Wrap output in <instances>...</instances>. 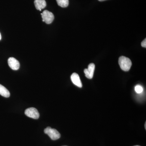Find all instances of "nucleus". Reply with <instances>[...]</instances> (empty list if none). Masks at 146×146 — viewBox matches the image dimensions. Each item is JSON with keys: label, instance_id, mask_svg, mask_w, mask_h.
I'll return each instance as SVG.
<instances>
[{"label": "nucleus", "instance_id": "nucleus-3", "mask_svg": "<svg viewBox=\"0 0 146 146\" xmlns=\"http://www.w3.org/2000/svg\"><path fill=\"white\" fill-rule=\"evenodd\" d=\"M42 21L45 22L47 24L51 23L54 20V16L52 12L48 10H44L41 13Z\"/></svg>", "mask_w": 146, "mask_h": 146}, {"label": "nucleus", "instance_id": "nucleus-10", "mask_svg": "<svg viewBox=\"0 0 146 146\" xmlns=\"http://www.w3.org/2000/svg\"><path fill=\"white\" fill-rule=\"evenodd\" d=\"M58 5L62 7H66L69 5V0H56Z\"/></svg>", "mask_w": 146, "mask_h": 146}, {"label": "nucleus", "instance_id": "nucleus-17", "mask_svg": "<svg viewBox=\"0 0 146 146\" xmlns=\"http://www.w3.org/2000/svg\"></svg>", "mask_w": 146, "mask_h": 146}, {"label": "nucleus", "instance_id": "nucleus-8", "mask_svg": "<svg viewBox=\"0 0 146 146\" xmlns=\"http://www.w3.org/2000/svg\"><path fill=\"white\" fill-rule=\"evenodd\" d=\"M34 4L36 9L40 11L46 6V3L45 0H35Z\"/></svg>", "mask_w": 146, "mask_h": 146}, {"label": "nucleus", "instance_id": "nucleus-9", "mask_svg": "<svg viewBox=\"0 0 146 146\" xmlns=\"http://www.w3.org/2000/svg\"><path fill=\"white\" fill-rule=\"evenodd\" d=\"M0 95L5 98H9L10 96L9 91L5 87L0 84Z\"/></svg>", "mask_w": 146, "mask_h": 146}, {"label": "nucleus", "instance_id": "nucleus-13", "mask_svg": "<svg viewBox=\"0 0 146 146\" xmlns=\"http://www.w3.org/2000/svg\"><path fill=\"white\" fill-rule=\"evenodd\" d=\"M100 1H106V0H98Z\"/></svg>", "mask_w": 146, "mask_h": 146}, {"label": "nucleus", "instance_id": "nucleus-6", "mask_svg": "<svg viewBox=\"0 0 146 146\" xmlns=\"http://www.w3.org/2000/svg\"><path fill=\"white\" fill-rule=\"evenodd\" d=\"M9 67L14 70H17L20 68V64L19 61L13 57H10L8 60Z\"/></svg>", "mask_w": 146, "mask_h": 146}, {"label": "nucleus", "instance_id": "nucleus-2", "mask_svg": "<svg viewBox=\"0 0 146 146\" xmlns=\"http://www.w3.org/2000/svg\"><path fill=\"white\" fill-rule=\"evenodd\" d=\"M44 132L52 140H57L60 137V133L57 130L55 129L52 128L50 127H48L45 129Z\"/></svg>", "mask_w": 146, "mask_h": 146}, {"label": "nucleus", "instance_id": "nucleus-11", "mask_svg": "<svg viewBox=\"0 0 146 146\" xmlns=\"http://www.w3.org/2000/svg\"><path fill=\"white\" fill-rule=\"evenodd\" d=\"M135 90L137 94H141L143 91V88L140 85H138L135 86Z\"/></svg>", "mask_w": 146, "mask_h": 146}, {"label": "nucleus", "instance_id": "nucleus-16", "mask_svg": "<svg viewBox=\"0 0 146 146\" xmlns=\"http://www.w3.org/2000/svg\"><path fill=\"white\" fill-rule=\"evenodd\" d=\"M140 146L137 145V146Z\"/></svg>", "mask_w": 146, "mask_h": 146}, {"label": "nucleus", "instance_id": "nucleus-4", "mask_svg": "<svg viewBox=\"0 0 146 146\" xmlns=\"http://www.w3.org/2000/svg\"><path fill=\"white\" fill-rule=\"evenodd\" d=\"M25 114L27 117L33 119H39V113L37 110L35 108H29L26 110L25 111Z\"/></svg>", "mask_w": 146, "mask_h": 146}, {"label": "nucleus", "instance_id": "nucleus-5", "mask_svg": "<svg viewBox=\"0 0 146 146\" xmlns=\"http://www.w3.org/2000/svg\"><path fill=\"white\" fill-rule=\"evenodd\" d=\"M95 69V65L94 63H91L88 66L87 69H84V73L85 76L87 78L92 79L94 76V71Z\"/></svg>", "mask_w": 146, "mask_h": 146}, {"label": "nucleus", "instance_id": "nucleus-14", "mask_svg": "<svg viewBox=\"0 0 146 146\" xmlns=\"http://www.w3.org/2000/svg\"><path fill=\"white\" fill-rule=\"evenodd\" d=\"M1 39V33H0V40Z\"/></svg>", "mask_w": 146, "mask_h": 146}, {"label": "nucleus", "instance_id": "nucleus-12", "mask_svg": "<svg viewBox=\"0 0 146 146\" xmlns=\"http://www.w3.org/2000/svg\"><path fill=\"white\" fill-rule=\"evenodd\" d=\"M141 46L144 48H146V39H144L141 44Z\"/></svg>", "mask_w": 146, "mask_h": 146}, {"label": "nucleus", "instance_id": "nucleus-7", "mask_svg": "<svg viewBox=\"0 0 146 146\" xmlns=\"http://www.w3.org/2000/svg\"><path fill=\"white\" fill-rule=\"evenodd\" d=\"M71 80L75 85L80 88H81L82 86V83L80 79L78 74L76 73H74L72 74L71 76Z\"/></svg>", "mask_w": 146, "mask_h": 146}, {"label": "nucleus", "instance_id": "nucleus-15", "mask_svg": "<svg viewBox=\"0 0 146 146\" xmlns=\"http://www.w3.org/2000/svg\"><path fill=\"white\" fill-rule=\"evenodd\" d=\"M146 123H145V129H146Z\"/></svg>", "mask_w": 146, "mask_h": 146}, {"label": "nucleus", "instance_id": "nucleus-1", "mask_svg": "<svg viewBox=\"0 0 146 146\" xmlns=\"http://www.w3.org/2000/svg\"><path fill=\"white\" fill-rule=\"evenodd\" d=\"M119 63L121 70L125 72L129 71L132 65V63L130 59L124 56H121L119 57Z\"/></svg>", "mask_w": 146, "mask_h": 146}]
</instances>
